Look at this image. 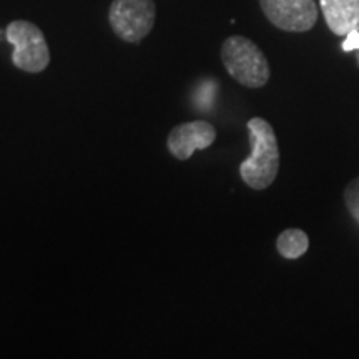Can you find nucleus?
Here are the masks:
<instances>
[{
  "label": "nucleus",
  "mask_w": 359,
  "mask_h": 359,
  "mask_svg": "<svg viewBox=\"0 0 359 359\" xmlns=\"http://www.w3.org/2000/svg\"><path fill=\"white\" fill-rule=\"evenodd\" d=\"M251 154L241 161V180L253 190H264L275 182L280 170V148L271 125L262 116L251 118L248 125Z\"/></svg>",
  "instance_id": "obj_1"
},
{
  "label": "nucleus",
  "mask_w": 359,
  "mask_h": 359,
  "mask_svg": "<svg viewBox=\"0 0 359 359\" xmlns=\"http://www.w3.org/2000/svg\"><path fill=\"white\" fill-rule=\"evenodd\" d=\"M344 203L348 206V212L359 224V177L351 180L344 190Z\"/></svg>",
  "instance_id": "obj_9"
},
{
  "label": "nucleus",
  "mask_w": 359,
  "mask_h": 359,
  "mask_svg": "<svg viewBox=\"0 0 359 359\" xmlns=\"http://www.w3.org/2000/svg\"><path fill=\"white\" fill-rule=\"evenodd\" d=\"M222 62L230 77L248 88L264 87L271 75L262 48L241 35H233L224 40L222 45Z\"/></svg>",
  "instance_id": "obj_2"
},
{
  "label": "nucleus",
  "mask_w": 359,
  "mask_h": 359,
  "mask_svg": "<svg viewBox=\"0 0 359 359\" xmlns=\"http://www.w3.org/2000/svg\"><path fill=\"white\" fill-rule=\"evenodd\" d=\"M266 19L285 32L302 34L311 30L318 20L314 0H259Z\"/></svg>",
  "instance_id": "obj_5"
},
{
  "label": "nucleus",
  "mask_w": 359,
  "mask_h": 359,
  "mask_svg": "<svg viewBox=\"0 0 359 359\" xmlns=\"http://www.w3.org/2000/svg\"><path fill=\"white\" fill-rule=\"evenodd\" d=\"M155 19L154 0H114L110 6V27L123 42H142L154 29Z\"/></svg>",
  "instance_id": "obj_4"
},
{
  "label": "nucleus",
  "mask_w": 359,
  "mask_h": 359,
  "mask_svg": "<svg viewBox=\"0 0 359 359\" xmlns=\"http://www.w3.org/2000/svg\"><path fill=\"white\" fill-rule=\"evenodd\" d=\"M6 37L13 45L12 62L27 74H40L50 64V50L37 25L27 20H13L6 29Z\"/></svg>",
  "instance_id": "obj_3"
},
{
  "label": "nucleus",
  "mask_w": 359,
  "mask_h": 359,
  "mask_svg": "<svg viewBox=\"0 0 359 359\" xmlns=\"http://www.w3.org/2000/svg\"><path fill=\"white\" fill-rule=\"evenodd\" d=\"M320 8L334 35L346 37L359 30V0H320Z\"/></svg>",
  "instance_id": "obj_7"
},
{
  "label": "nucleus",
  "mask_w": 359,
  "mask_h": 359,
  "mask_svg": "<svg viewBox=\"0 0 359 359\" xmlns=\"http://www.w3.org/2000/svg\"><path fill=\"white\" fill-rule=\"evenodd\" d=\"M309 248V238L303 230L298 228H290L278 236L276 250L283 258L298 259L306 253Z\"/></svg>",
  "instance_id": "obj_8"
},
{
  "label": "nucleus",
  "mask_w": 359,
  "mask_h": 359,
  "mask_svg": "<svg viewBox=\"0 0 359 359\" xmlns=\"http://www.w3.org/2000/svg\"><path fill=\"white\" fill-rule=\"evenodd\" d=\"M358 52V55H356V64H358V67H359V50H356Z\"/></svg>",
  "instance_id": "obj_11"
},
{
  "label": "nucleus",
  "mask_w": 359,
  "mask_h": 359,
  "mask_svg": "<svg viewBox=\"0 0 359 359\" xmlns=\"http://www.w3.org/2000/svg\"><path fill=\"white\" fill-rule=\"evenodd\" d=\"M341 47H343L344 52L359 50V30H353V32H349Z\"/></svg>",
  "instance_id": "obj_10"
},
{
  "label": "nucleus",
  "mask_w": 359,
  "mask_h": 359,
  "mask_svg": "<svg viewBox=\"0 0 359 359\" xmlns=\"http://www.w3.org/2000/svg\"><path fill=\"white\" fill-rule=\"evenodd\" d=\"M215 140H217V130L213 125L205 120H195V122L177 125L168 135L167 147L175 158L185 161L191 158L196 150L212 147Z\"/></svg>",
  "instance_id": "obj_6"
}]
</instances>
